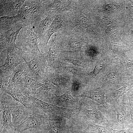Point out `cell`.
Masks as SVG:
<instances>
[{"mask_svg": "<svg viewBox=\"0 0 133 133\" xmlns=\"http://www.w3.org/2000/svg\"><path fill=\"white\" fill-rule=\"evenodd\" d=\"M0 112L2 113L0 120V133H4L14 129L12 120V111L24 106L6 93H0Z\"/></svg>", "mask_w": 133, "mask_h": 133, "instance_id": "7a4b0ae2", "label": "cell"}, {"mask_svg": "<svg viewBox=\"0 0 133 133\" xmlns=\"http://www.w3.org/2000/svg\"><path fill=\"white\" fill-rule=\"evenodd\" d=\"M5 92L9 94L14 99L25 107L34 112L36 113V107L34 103L27 97L21 93L17 86L8 90Z\"/></svg>", "mask_w": 133, "mask_h": 133, "instance_id": "cb8c5ba5", "label": "cell"}, {"mask_svg": "<svg viewBox=\"0 0 133 133\" xmlns=\"http://www.w3.org/2000/svg\"><path fill=\"white\" fill-rule=\"evenodd\" d=\"M33 113L34 112L24 106L13 111L12 113V120L13 126H16L20 124L22 120L26 119Z\"/></svg>", "mask_w": 133, "mask_h": 133, "instance_id": "4316f807", "label": "cell"}, {"mask_svg": "<svg viewBox=\"0 0 133 133\" xmlns=\"http://www.w3.org/2000/svg\"><path fill=\"white\" fill-rule=\"evenodd\" d=\"M27 97L34 103L39 114L59 116L64 117L67 115L68 110L67 108L45 102L31 95H28Z\"/></svg>", "mask_w": 133, "mask_h": 133, "instance_id": "30bf717a", "label": "cell"}, {"mask_svg": "<svg viewBox=\"0 0 133 133\" xmlns=\"http://www.w3.org/2000/svg\"><path fill=\"white\" fill-rule=\"evenodd\" d=\"M20 20L19 14L13 16L0 17V33L7 31L14 27H22L20 24Z\"/></svg>", "mask_w": 133, "mask_h": 133, "instance_id": "484cf974", "label": "cell"}, {"mask_svg": "<svg viewBox=\"0 0 133 133\" xmlns=\"http://www.w3.org/2000/svg\"><path fill=\"white\" fill-rule=\"evenodd\" d=\"M81 78L74 77L73 82L71 90V93L76 94L81 90L82 85V81Z\"/></svg>", "mask_w": 133, "mask_h": 133, "instance_id": "e575fe53", "label": "cell"}, {"mask_svg": "<svg viewBox=\"0 0 133 133\" xmlns=\"http://www.w3.org/2000/svg\"><path fill=\"white\" fill-rule=\"evenodd\" d=\"M86 123L87 125V128L82 133H85L89 131L95 132L98 133H112L113 129L108 126H103L93 123L90 121H86Z\"/></svg>", "mask_w": 133, "mask_h": 133, "instance_id": "f546056e", "label": "cell"}, {"mask_svg": "<svg viewBox=\"0 0 133 133\" xmlns=\"http://www.w3.org/2000/svg\"><path fill=\"white\" fill-rule=\"evenodd\" d=\"M98 92H95L94 90H87L82 92L76 97H82L89 98L101 105L108 113L113 114L114 110V106L108 103L106 101L105 94L108 92L105 90L100 89Z\"/></svg>", "mask_w": 133, "mask_h": 133, "instance_id": "5bb4252c", "label": "cell"}, {"mask_svg": "<svg viewBox=\"0 0 133 133\" xmlns=\"http://www.w3.org/2000/svg\"><path fill=\"white\" fill-rule=\"evenodd\" d=\"M59 62L84 68L86 66L85 58L80 52H60Z\"/></svg>", "mask_w": 133, "mask_h": 133, "instance_id": "ac0fdd59", "label": "cell"}, {"mask_svg": "<svg viewBox=\"0 0 133 133\" xmlns=\"http://www.w3.org/2000/svg\"><path fill=\"white\" fill-rule=\"evenodd\" d=\"M17 54L24 61L28 66L29 77L40 82H46L45 74L48 67L42 53L38 56L25 51L17 47Z\"/></svg>", "mask_w": 133, "mask_h": 133, "instance_id": "6da1fadb", "label": "cell"}, {"mask_svg": "<svg viewBox=\"0 0 133 133\" xmlns=\"http://www.w3.org/2000/svg\"><path fill=\"white\" fill-rule=\"evenodd\" d=\"M25 0H0V17H12L18 14Z\"/></svg>", "mask_w": 133, "mask_h": 133, "instance_id": "e0dca14e", "label": "cell"}, {"mask_svg": "<svg viewBox=\"0 0 133 133\" xmlns=\"http://www.w3.org/2000/svg\"><path fill=\"white\" fill-rule=\"evenodd\" d=\"M121 65L122 66L130 69L133 68V63L132 61L127 57L123 56L121 58L120 61Z\"/></svg>", "mask_w": 133, "mask_h": 133, "instance_id": "d590c367", "label": "cell"}, {"mask_svg": "<svg viewBox=\"0 0 133 133\" xmlns=\"http://www.w3.org/2000/svg\"><path fill=\"white\" fill-rule=\"evenodd\" d=\"M27 76L29 77V70L25 62L17 66L11 74L9 81L8 90L18 86L23 78Z\"/></svg>", "mask_w": 133, "mask_h": 133, "instance_id": "44dd1931", "label": "cell"}, {"mask_svg": "<svg viewBox=\"0 0 133 133\" xmlns=\"http://www.w3.org/2000/svg\"><path fill=\"white\" fill-rule=\"evenodd\" d=\"M44 83L27 76L23 78L17 86L21 93L24 96L31 95L35 96L37 89Z\"/></svg>", "mask_w": 133, "mask_h": 133, "instance_id": "ffe728a7", "label": "cell"}, {"mask_svg": "<svg viewBox=\"0 0 133 133\" xmlns=\"http://www.w3.org/2000/svg\"><path fill=\"white\" fill-rule=\"evenodd\" d=\"M33 27L30 25L22 28L16 40L17 47L35 56H41L42 53L38 46L39 37L38 34L34 32Z\"/></svg>", "mask_w": 133, "mask_h": 133, "instance_id": "277c9868", "label": "cell"}, {"mask_svg": "<svg viewBox=\"0 0 133 133\" xmlns=\"http://www.w3.org/2000/svg\"><path fill=\"white\" fill-rule=\"evenodd\" d=\"M41 125L36 128L30 129L25 131L26 133H48L49 130L47 127L45 128Z\"/></svg>", "mask_w": 133, "mask_h": 133, "instance_id": "74e56055", "label": "cell"}, {"mask_svg": "<svg viewBox=\"0 0 133 133\" xmlns=\"http://www.w3.org/2000/svg\"><path fill=\"white\" fill-rule=\"evenodd\" d=\"M54 33L51 37L46 51L42 55L47 63L48 67L57 69L59 66L60 52L56 44Z\"/></svg>", "mask_w": 133, "mask_h": 133, "instance_id": "7c38bea8", "label": "cell"}, {"mask_svg": "<svg viewBox=\"0 0 133 133\" xmlns=\"http://www.w3.org/2000/svg\"><path fill=\"white\" fill-rule=\"evenodd\" d=\"M112 133H133V127L120 130H113Z\"/></svg>", "mask_w": 133, "mask_h": 133, "instance_id": "f35d334b", "label": "cell"}, {"mask_svg": "<svg viewBox=\"0 0 133 133\" xmlns=\"http://www.w3.org/2000/svg\"><path fill=\"white\" fill-rule=\"evenodd\" d=\"M65 26V24L62 15L58 12L49 28L39 36L38 46L41 53H43L46 51L48 44L52 35Z\"/></svg>", "mask_w": 133, "mask_h": 133, "instance_id": "9c48e42d", "label": "cell"}, {"mask_svg": "<svg viewBox=\"0 0 133 133\" xmlns=\"http://www.w3.org/2000/svg\"><path fill=\"white\" fill-rule=\"evenodd\" d=\"M127 95L129 101L131 122L133 125V91L128 92Z\"/></svg>", "mask_w": 133, "mask_h": 133, "instance_id": "8d00e7d4", "label": "cell"}, {"mask_svg": "<svg viewBox=\"0 0 133 133\" xmlns=\"http://www.w3.org/2000/svg\"><path fill=\"white\" fill-rule=\"evenodd\" d=\"M57 116L33 113L23 122L14 127V131L16 133H19L27 130L37 128L43 124L57 121Z\"/></svg>", "mask_w": 133, "mask_h": 133, "instance_id": "52a82bcc", "label": "cell"}, {"mask_svg": "<svg viewBox=\"0 0 133 133\" xmlns=\"http://www.w3.org/2000/svg\"><path fill=\"white\" fill-rule=\"evenodd\" d=\"M0 93L5 92L8 90L9 81L11 74L0 67Z\"/></svg>", "mask_w": 133, "mask_h": 133, "instance_id": "4dcf8cb0", "label": "cell"}, {"mask_svg": "<svg viewBox=\"0 0 133 133\" xmlns=\"http://www.w3.org/2000/svg\"><path fill=\"white\" fill-rule=\"evenodd\" d=\"M55 105L67 108H78L84 105L82 100L74 98L71 91H68L61 95L54 96L47 102Z\"/></svg>", "mask_w": 133, "mask_h": 133, "instance_id": "8fae6325", "label": "cell"}, {"mask_svg": "<svg viewBox=\"0 0 133 133\" xmlns=\"http://www.w3.org/2000/svg\"><path fill=\"white\" fill-rule=\"evenodd\" d=\"M17 47L13 46L8 47L7 49L6 57L4 64L0 67L3 70L12 74L16 67L25 62L17 54Z\"/></svg>", "mask_w": 133, "mask_h": 133, "instance_id": "9a60e30c", "label": "cell"}, {"mask_svg": "<svg viewBox=\"0 0 133 133\" xmlns=\"http://www.w3.org/2000/svg\"><path fill=\"white\" fill-rule=\"evenodd\" d=\"M114 109L117 113V117L115 120L109 122L108 126L124 129L127 127L130 113L129 103L126 98L123 96L114 106Z\"/></svg>", "mask_w": 133, "mask_h": 133, "instance_id": "ba28073f", "label": "cell"}, {"mask_svg": "<svg viewBox=\"0 0 133 133\" xmlns=\"http://www.w3.org/2000/svg\"><path fill=\"white\" fill-rule=\"evenodd\" d=\"M22 27H16L0 33V51H7L10 46L17 47L16 40Z\"/></svg>", "mask_w": 133, "mask_h": 133, "instance_id": "2e32d148", "label": "cell"}, {"mask_svg": "<svg viewBox=\"0 0 133 133\" xmlns=\"http://www.w3.org/2000/svg\"><path fill=\"white\" fill-rule=\"evenodd\" d=\"M60 91L51 82L47 81L37 90L35 97L43 101L47 102L52 97L57 96Z\"/></svg>", "mask_w": 133, "mask_h": 133, "instance_id": "d6986e66", "label": "cell"}, {"mask_svg": "<svg viewBox=\"0 0 133 133\" xmlns=\"http://www.w3.org/2000/svg\"><path fill=\"white\" fill-rule=\"evenodd\" d=\"M54 34L56 44L60 52H80L86 44L85 38L63 29Z\"/></svg>", "mask_w": 133, "mask_h": 133, "instance_id": "3957f363", "label": "cell"}, {"mask_svg": "<svg viewBox=\"0 0 133 133\" xmlns=\"http://www.w3.org/2000/svg\"><path fill=\"white\" fill-rule=\"evenodd\" d=\"M133 87V81H130L118 89L112 91L105 96L106 102L114 106L117 102V100L129 90Z\"/></svg>", "mask_w": 133, "mask_h": 133, "instance_id": "d4e9b609", "label": "cell"}, {"mask_svg": "<svg viewBox=\"0 0 133 133\" xmlns=\"http://www.w3.org/2000/svg\"><path fill=\"white\" fill-rule=\"evenodd\" d=\"M103 63L99 62L95 66L93 70L90 73L86 72V76L88 80H92L95 78L99 74L103 67Z\"/></svg>", "mask_w": 133, "mask_h": 133, "instance_id": "836d02e7", "label": "cell"}, {"mask_svg": "<svg viewBox=\"0 0 133 133\" xmlns=\"http://www.w3.org/2000/svg\"><path fill=\"white\" fill-rule=\"evenodd\" d=\"M44 11L42 0H26L18 11V14L20 16L21 25L22 27L33 26V22Z\"/></svg>", "mask_w": 133, "mask_h": 133, "instance_id": "5b68a950", "label": "cell"}, {"mask_svg": "<svg viewBox=\"0 0 133 133\" xmlns=\"http://www.w3.org/2000/svg\"><path fill=\"white\" fill-rule=\"evenodd\" d=\"M65 0H42L44 11L54 10L60 7Z\"/></svg>", "mask_w": 133, "mask_h": 133, "instance_id": "d6a6232c", "label": "cell"}, {"mask_svg": "<svg viewBox=\"0 0 133 133\" xmlns=\"http://www.w3.org/2000/svg\"><path fill=\"white\" fill-rule=\"evenodd\" d=\"M5 133H15V132L14 131V130L13 131H11V132H9ZM26 133V132H25V131H24V132H21V133Z\"/></svg>", "mask_w": 133, "mask_h": 133, "instance_id": "ab89813d", "label": "cell"}, {"mask_svg": "<svg viewBox=\"0 0 133 133\" xmlns=\"http://www.w3.org/2000/svg\"><path fill=\"white\" fill-rule=\"evenodd\" d=\"M59 68L64 72L74 77L81 78L84 73L82 68L59 62Z\"/></svg>", "mask_w": 133, "mask_h": 133, "instance_id": "83f0119b", "label": "cell"}, {"mask_svg": "<svg viewBox=\"0 0 133 133\" xmlns=\"http://www.w3.org/2000/svg\"><path fill=\"white\" fill-rule=\"evenodd\" d=\"M117 74L114 71H111L108 73L104 77L101 84L102 86L94 89H102L108 91H113L121 86Z\"/></svg>", "mask_w": 133, "mask_h": 133, "instance_id": "603a6c76", "label": "cell"}, {"mask_svg": "<svg viewBox=\"0 0 133 133\" xmlns=\"http://www.w3.org/2000/svg\"><path fill=\"white\" fill-rule=\"evenodd\" d=\"M46 82L49 81L60 90H71L74 77L57 69L47 67L45 74Z\"/></svg>", "mask_w": 133, "mask_h": 133, "instance_id": "8992f818", "label": "cell"}, {"mask_svg": "<svg viewBox=\"0 0 133 133\" xmlns=\"http://www.w3.org/2000/svg\"><path fill=\"white\" fill-rule=\"evenodd\" d=\"M66 124V120L51 122L47 124V127L50 133H67L72 126L67 128Z\"/></svg>", "mask_w": 133, "mask_h": 133, "instance_id": "f1b7e54d", "label": "cell"}, {"mask_svg": "<svg viewBox=\"0 0 133 133\" xmlns=\"http://www.w3.org/2000/svg\"><path fill=\"white\" fill-rule=\"evenodd\" d=\"M92 107V109L89 110L84 105L80 108V110L85 114L88 121H94L98 124L104 123L108 126L109 121L106 117L105 113H101L95 107Z\"/></svg>", "mask_w": 133, "mask_h": 133, "instance_id": "7402d4cb", "label": "cell"}, {"mask_svg": "<svg viewBox=\"0 0 133 133\" xmlns=\"http://www.w3.org/2000/svg\"><path fill=\"white\" fill-rule=\"evenodd\" d=\"M58 12L52 10L43 12L33 24V31L39 36L46 31L56 18Z\"/></svg>", "mask_w": 133, "mask_h": 133, "instance_id": "4fadbf2b", "label": "cell"}, {"mask_svg": "<svg viewBox=\"0 0 133 133\" xmlns=\"http://www.w3.org/2000/svg\"><path fill=\"white\" fill-rule=\"evenodd\" d=\"M85 45L80 52L84 57L86 56L93 58L97 56L99 52L96 46L91 44Z\"/></svg>", "mask_w": 133, "mask_h": 133, "instance_id": "1f68e13d", "label": "cell"}]
</instances>
